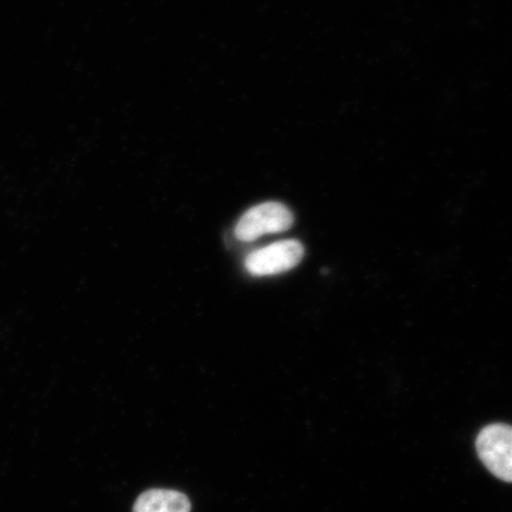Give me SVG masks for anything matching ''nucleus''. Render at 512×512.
<instances>
[{
  "label": "nucleus",
  "mask_w": 512,
  "mask_h": 512,
  "mask_svg": "<svg viewBox=\"0 0 512 512\" xmlns=\"http://www.w3.org/2000/svg\"><path fill=\"white\" fill-rule=\"evenodd\" d=\"M291 210L279 202H266L242 215L235 227L236 238L252 242L267 234L284 233L293 226Z\"/></svg>",
  "instance_id": "obj_1"
},
{
  "label": "nucleus",
  "mask_w": 512,
  "mask_h": 512,
  "mask_svg": "<svg viewBox=\"0 0 512 512\" xmlns=\"http://www.w3.org/2000/svg\"><path fill=\"white\" fill-rule=\"evenodd\" d=\"M480 460L504 482L512 483V427L504 424L486 426L476 441Z\"/></svg>",
  "instance_id": "obj_2"
},
{
  "label": "nucleus",
  "mask_w": 512,
  "mask_h": 512,
  "mask_svg": "<svg viewBox=\"0 0 512 512\" xmlns=\"http://www.w3.org/2000/svg\"><path fill=\"white\" fill-rule=\"evenodd\" d=\"M304 253V246L297 240L275 242L249 254L246 270L255 277L285 273L300 264Z\"/></svg>",
  "instance_id": "obj_3"
},
{
  "label": "nucleus",
  "mask_w": 512,
  "mask_h": 512,
  "mask_svg": "<svg viewBox=\"0 0 512 512\" xmlns=\"http://www.w3.org/2000/svg\"><path fill=\"white\" fill-rule=\"evenodd\" d=\"M189 498L182 492L165 489L145 491L133 505V512H190Z\"/></svg>",
  "instance_id": "obj_4"
}]
</instances>
